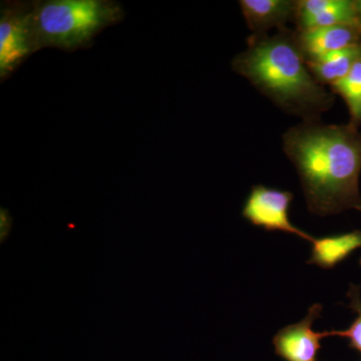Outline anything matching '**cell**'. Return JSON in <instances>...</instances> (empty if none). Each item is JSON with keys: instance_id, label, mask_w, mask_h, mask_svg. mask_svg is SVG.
<instances>
[{"instance_id": "8fae6325", "label": "cell", "mask_w": 361, "mask_h": 361, "mask_svg": "<svg viewBox=\"0 0 361 361\" xmlns=\"http://www.w3.org/2000/svg\"><path fill=\"white\" fill-rule=\"evenodd\" d=\"M361 58V44L330 52L319 58L306 61L308 68L320 85H332L348 75Z\"/></svg>"}, {"instance_id": "2e32d148", "label": "cell", "mask_w": 361, "mask_h": 361, "mask_svg": "<svg viewBox=\"0 0 361 361\" xmlns=\"http://www.w3.org/2000/svg\"><path fill=\"white\" fill-rule=\"evenodd\" d=\"M360 267H361V259L360 260Z\"/></svg>"}, {"instance_id": "4fadbf2b", "label": "cell", "mask_w": 361, "mask_h": 361, "mask_svg": "<svg viewBox=\"0 0 361 361\" xmlns=\"http://www.w3.org/2000/svg\"><path fill=\"white\" fill-rule=\"evenodd\" d=\"M349 308L353 310L356 317L348 329L330 330L325 331L326 337H342L348 339L349 348L357 351L361 355V296L360 288L356 285H351L348 292Z\"/></svg>"}, {"instance_id": "52a82bcc", "label": "cell", "mask_w": 361, "mask_h": 361, "mask_svg": "<svg viewBox=\"0 0 361 361\" xmlns=\"http://www.w3.org/2000/svg\"><path fill=\"white\" fill-rule=\"evenodd\" d=\"M295 20L299 32L339 25L361 26L351 0H300Z\"/></svg>"}, {"instance_id": "ba28073f", "label": "cell", "mask_w": 361, "mask_h": 361, "mask_svg": "<svg viewBox=\"0 0 361 361\" xmlns=\"http://www.w3.org/2000/svg\"><path fill=\"white\" fill-rule=\"evenodd\" d=\"M297 42L306 61L360 44L361 26L339 25L299 32Z\"/></svg>"}, {"instance_id": "5b68a950", "label": "cell", "mask_w": 361, "mask_h": 361, "mask_svg": "<svg viewBox=\"0 0 361 361\" xmlns=\"http://www.w3.org/2000/svg\"><path fill=\"white\" fill-rule=\"evenodd\" d=\"M293 195L288 191L256 185L244 204L242 216L266 231H279L295 235L312 243L314 237L297 228L289 219V207Z\"/></svg>"}, {"instance_id": "6da1fadb", "label": "cell", "mask_w": 361, "mask_h": 361, "mask_svg": "<svg viewBox=\"0 0 361 361\" xmlns=\"http://www.w3.org/2000/svg\"><path fill=\"white\" fill-rule=\"evenodd\" d=\"M283 149L296 168L308 210L318 216L361 212V132L357 126L303 121L283 135Z\"/></svg>"}, {"instance_id": "7c38bea8", "label": "cell", "mask_w": 361, "mask_h": 361, "mask_svg": "<svg viewBox=\"0 0 361 361\" xmlns=\"http://www.w3.org/2000/svg\"><path fill=\"white\" fill-rule=\"evenodd\" d=\"M348 104L351 123L361 122V58L356 61L348 75L331 85Z\"/></svg>"}, {"instance_id": "277c9868", "label": "cell", "mask_w": 361, "mask_h": 361, "mask_svg": "<svg viewBox=\"0 0 361 361\" xmlns=\"http://www.w3.org/2000/svg\"><path fill=\"white\" fill-rule=\"evenodd\" d=\"M37 51L33 37L32 4L6 2L0 18V78L6 80Z\"/></svg>"}, {"instance_id": "e0dca14e", "label": "cell", "mask_w": 361, "mask_h": 361, "mask_svg": "<svg viewBox=\"0 0 361 361\" xmlns=\"http://www.w3.org/2000/svg\"><path fill=\"white\" fill-rule=\"evenodd\" d=\"M361 213V212H360Z\"/></svg>"}, {"instance_id": "7a4b0ae2", "label": "cell", "mask_w": 361, "mask_h": 361, "mask_svg": "<svg viewBox=\"0 0 361 361\" xmlns=\"http://www.w3.org/2000/svg\"><path fill=\"white\" fill-rule=\"evenodd\" d=\"M231 66L278 108L303 121L318 120L334 103V96L313 77L296 35L289 30L252 35Z\"/></svg>"}, {"instance_id": "9c48e42d", "label": "cell", "mask_w": 361, "mask_h": 361, "mask_svg": "<svg viewBox=\"0 0 361 361\" xmlns=\"http://www.w3.org/2000/svg\"><path fill=\"white\" fill-rule=\"evenodd\" d=\"M239 4L253 35H267L272 28L284 30L296 16L297 1L293 0H241Z\"/></svg>"}, {"instance_id": "3957f363", "label": "cell", "mask_w": 361, "mask_h": 361, "mask_svg": "<svg viewBox=\"0 0 361 361\" xmlns=\"http://www.w3.org/2000/svg\"><path fill=\"white\" fill-rule=\"evenodd\" d=\"M120 4L108 0H49L32 4V25L37 51L56 47L66 51L84 49L97 33L122 20Z\"/></svg>"}, {"instance_id": "9a60e30c", "label": "cell", "mask_w": 361, "mask_h": 361, "mask_svg": "<svg viewBox=\"0 0 361 361\" xmlns=\"http://www.w3.org/2000/svg\"><path fill=\"white\" fill-rule=\"evenodd\" d=\"M355 7L356 11V16H357L358 23L361 25V0H355Z\"/></svg>"}, {"instance_id": "30bf717a", "label": "cell", "mask_w": 361, "mask_h": 361, "mask_svg": "<svg viewBox=\"0 0 361 361\" xmlns=\"http://www.w3.org/2000/svg\"><path fill=\"white\" fill-rule=\"evenodd\" d=\"M308 263L322 269H332L343 262L353 252L361 249V231L355 230L343 234L315 238Z\"/></svg>"}, {"instance_id": "8992f818", "label": "cell", "mask_w": 361, "mask_h": 361, "mask_svg": "<svg viewBox=\"0 0 361 361\" xmlns=\"http://www.w3.org/2000/svg\"><path fill=\"white\" fill-rule=\"evenodd\" d=\"M323 306L316 303L300 322L287 325L273 337L275 353L284 361H318L325 331L313 330V323L322 314Z\"/></svg>"}, {"instance_id": "5bb4252c", "label": "cell", "mask_w": 361, "mask_h": 361, "mask_svg": "<svg viewBox=\"0 0 361 361\" xmlns=\"http://www.w3.org/2000/svg\"><path fill=\"white\" fill-rule=\"evenodd\" d=\"M13 228V218L6 209L1 208L0 211V240L1 243L6 241Z\"/></svg>"}]
</instances>
